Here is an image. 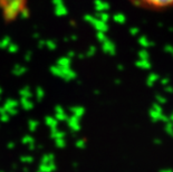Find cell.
<instances>
[{"label": "cell", "instance_id": "6da1fadb", "mask_svg": "<svg viewBox=\"0 0 173 172\" xmlns=\"http://www.w3.org/2000/svg\"><path fill=\"white\" fill-rule=\"evenodd\" d=\"M27 13L28 0H0V16L6 22H16Z\"/></svg>", "mask_w": 173, "mask_h": 172}, {"label": "cell", "instance_id": "7a4b0ae2", "mask_svg": "<svg viewBox=\"0 0 173 172\" xmlns=\"http://www.w3.org/2000/svg\"><path fill=\"white\" fill-rule=\"evenodd\" d=\"M136 8L146 11L162 13L173 9V0H128Z\"/></svg>", "mask_w": 173, "mask_h": 172}]
</instances>
